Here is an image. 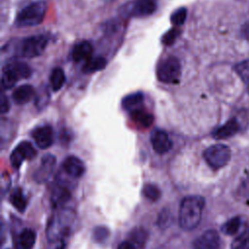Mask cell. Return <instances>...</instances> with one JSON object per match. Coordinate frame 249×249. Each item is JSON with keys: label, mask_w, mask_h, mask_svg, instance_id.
<instances>
[{"label": "cell", "mask_w": 249, "mask_h": 249, "mask_svg": "<svg viewBox=\"0 0 249 249\" xmlns=\"http://www.w3.org/2000/svg\"><path fill=\"white\" fill-rule=\"evenodd\" d=\"M204 203V198L200 196L183 198L179 208V225L183 230L191 231L199 224Z\"/></svg>", "instance_id": "1"}, {"label": "cell", "mask_w": 249, "mask_h": 249, "mask_svg": "<svg viewBox=\"0 0 249 249\" xmlns=\"http://www.w3.org/2000/svg\"><path fill=\"white\" fill-rule=\"evenodd\" d=\"M47 10L44 1H37L23 8L17 16L16 24L18 26H34L43 20Z\"/></svg>", "instance_id": "2"}, {"label": "cell", "mask_w": 249, "mask_h": 249, "mask_svg": "<svg viewBox=\"0 0 249 249\" xmlns=\"http://www.w3.org/2000/svg\"><path fill=\"white\" fill-rule=\"evenodd\" d=\"M31 75V68L19 61L9 62L3 67L2 86L4 89L13 88L21 79H26Z\"/></svg>", "instance_id": "3"}, {"label": "cell", "mask_w": 249, "mask_h": 249, "mask_svg": "<svg viewBox=\"0 0 249 249\" xmlns=\"http://www.w3.org/2000/svg\"><path fill=\"white\" fill-rule=\"evenodd\" d=\"M49 42L47 35H34L25 38L18 46V53L20 56L31 58L40 55L46 49Z\"/></svg>", "instance_id": "4"}, {"label": "cell", "mask_w": 249, "mask_h": 249, "mask_svg": "<svg viewBox=\"0 0 249 249\" xmlns=\"http://www.w3.org/2000/svg\"><path fill=\"white\" fill-rule=\"evenodd\" d=\"M157 76L162 83H177L181 76V64L179 59L175 56H168L164 58L158 66Z\"/></svg>", "instance_id": "5"}, {"label": "cell", "mask_w": 249, "mask_h": 249, "mask_svg": "<svg viewBox=\"0 0 249 249\" xmlns=\"http://www.w3.org/2000/svg\"><path fill=\"white\" fill-rule=\"evenodd\" d=\"M203 158L209 166L214 169H219L230 161L231 150L226 145L215 144L204 151Z\"/></svg>", "instance_id": "6"}, {"label": "cell", "mask_w": 249, "mask_h": 249, "mask_svg": "<svg viewBox=\"0 0 249 249\" xmlns=\"http://www.w3.org/2000/svg\"><path fill=\"white\" fill-rule=\"evenodd\" d=\"M36 157V150L28 141L20 142L12 152L10 160L12 166L18 169L23 160H32Z\"/></svg>", "instance_id": "7"}, {"label": "cell", "mask_w": 249, "mask_h": 249, "mask_svg": "<svg viewBox=\"0 0 249 249\" xmlns=\"http://www.w3.org/2000/svg\"><path fill=\"white\" fill-rule=\"evenodd\" d=\"M70 233V227L67 223L62 221L61 217L53 216V218L49 221V225L47 228V235L51 241H55L60 239L61 237Z\"/></svg>", "instance_id": "8"}, {"label": "cell", "mask_w": 249, "mask_h": 249, "mask_svg": "<svg viewBox=\"0 0 249 249\" xmlns=\"http://www.w3.org/2000/svg\"><path fill=\"white\" fill-rule=\"evenodd\" d=\"M157 9V0H136L125 7V12L130 16L142 17L153 14Z\"/></svg>", "instance_id": "9"}, {"label": "cell", "mask_w": 249, "mask_h": 249, "mask_svg": "<svg viewBox=\"0 0 249 249\" xmlns=\"http://www.w3.org/2000/svg\"><path fill=\"white\" fill-rule=\"evenodd\" d=\"M220 236L214 230L204 231L193 242V249H218Z\"/></svg>", "instance_id": "10"}, {"label": "cell", "mask_w": 249, "mask_h": 249, "mask_svg": "<svg viewBox=\"0 0 249 249\" xmlns=\"http://www.w3.org/2000/svg\"><path fill=\"white\" fill-rule=\"evenodd\" d=\"M32 137L39 148L47 149L52 146L53 142V128L49 124L38 126L32 131Z\"/></svg>", "instance_id": "11"}, {"label": "cell", "mask_w": 249, "mask_h": 249, "mask_svg": "<svg viewBox=\"0 0 249 249\" xmlns=\"http://www.w3.org/2000/svg\"><path fill=\"white\" fill-rule=\"evenodd\" d=\"M151 143L156 153L162 155L167 153L171 147L172 142L167 133L160 129H156L151 134Z\"/></svg>", "instance_id": "12"}, {"label": "cell", "mask_w": 249, "mask_h": 249, "mask_svg": "<svg viewBox=\"0 0 249 249\" xmlns=\"http://www.w3.org/2000/svg\"><path fill=\"white\" fill-rule=\"evenodd\" d=\"M55 164V158L53 155H45L42 158V161L38 169L34 174V178L37 182H45L52 174Z\"/></svg>", "instance_id": "13"}, {"label": "cell", "mask_w": 249, "mask_h": 249, "mask_svg": "<svg viewBox=\"0 0 249 249\" xmlns=\"http://www.w3.org/2000/svg\"><path fill=\"white\" fill-rule=\"evenodd\" d=\"M240 128V124L236 118H232L229 120L226 124L219 126L215 129L212 133L215 139H226L229 137L233 136L235 133L238 132Z\"/></svg>", "instance_id": "14"}, {"label": "cell", "mask_w": 249, "mask_h": 249, "mask_svg": "<svg viewBox=\"0 0 249 249\" xmlns=\"http://www.w3.org/2000/svg\"><path fill=\"white\" fill-rule=\"evenodd\" d=\"M62 167L68 175L75 178L81 177L86 170L84 162L75 156L67 157L62 163Z\"/></svg>", "instance_id": "15"}, {"label": "cell", "mask_w": 249, "mask_h": 249, "mask_svg": "<svg viewBox=\"0 0 249 249\" xmlns=\"http://www.w3.org/2000/svg\"><path fill=\"white\" fill-rule=\"evenodd\" d=\"M36 233L31 229H23L15 239V249H33Z\"/></svg>", "instance_id": "16"}, {"label": "cell", "mask_w": 249, "mask_h": 249, "mask_svg": "<svg viewBox=\"0 0 249 249\" xmlns=\"http://www.w3.org/2000/svg\"><path fill=\"white\" fill-rule=\"evenodd\" d=\"M92 53L91 44L88 41H83L77 44L72 50V58L76 62H80L83 60H89Z\"/></svg>", "instance_id": "17"}, {"label": "cell", "mask_w": 249, "mask_h": 249, "mask_svg": "<svg viewBox=\"0 0 249 249\" xmlns=\"http://www.w3.org/2000/svg\"><path fill=\"white\" fill-rule=\"evenodd\" d=\"M35 90L30 85H22L17 88L13 92V99L18 104H24L31 100L34 96Z\"/></svg>", "instance_id": "18"}, {"label": "cell", "mask_w": 249, "mask_h": 249, "mask_svg": "<svg viewBox=\"0 0 249 249\" xmlns=\"http://www.w3.org/2000/svg\"><path fill=\"white\" fill-rule=\"evenodd\" d=\"M130 114V118L131 120L138 125L141 127H149L152 125V124L154 123V116L145 111L144 108L132 111L129 113Z\"/></svg>", "instance_id": "19"}, {"label": "cell", "mask_w": 249, "mask_h": 249, "mask_svg": "<svg viewBox=\"0 0 249 249\" xmlns=\"http://www.w3.org/2000/svg\"><path fill=\"white\" fill-rule=\"evenodd\" d=\"M143 101L144 97L141 92H135L131 93L129 95H126L123 99V107L129 113L138 109L143 108Z\"/></svg>", "instance_id": "20"}, {"label": "cell", "mask_w": 249, "mask_h": 249, "mask_svg": "<svg viewBox=\"0 0 249 249\" xmlns=\"http://www.w3.org/2000/svg\"><path fill=\"white\" fill-rule=\"evenodd\" d=\"M71 197V195L64 187H56L52 193V202L54 207L61 206L66 203Z\"/></svg>", "instance_id": "21"}, {"label": "cell", "mask_w": 249, "mask_h": 249, "mask_svg": "<svg viewBox=\"0 0 249 249\" xmlns=\"http://www.w3.org/2000/svg\"><path fill=\"white\" fill-rule=\"evenodd\" d=\"M129 241L135 245V247H143L148 238V232L144 228L137 227L131 230L129 232Z\"/></svg>", "instance_id": "22"}, {"label": "cell", "mask_w": 249, "mask_h": 249, "mask_svg": "<svg viewBox=\"0 0 249 249\" xmlns=\"http://www.w3.org/2000/svg\"><path fill=\"white\" fill-rule=\"evenodd\" d=\"M10 202L19 212H24L27 205V200L19 188H17L12 192L10 196Z\"/></svg>", "instance_id": "23"}, {"label": "cell", "mask_w": 249, "mask_h": 249, "mask_svg": "<svg viewBox=\"0 0 249 249\" xmlns=\"http://www.w3.org/2000/svg\"><path fill=\"white\" fill-rule=\"evenodd\" d=\"M64 82H65V75L63 70L59 67L54 68L52 71V74L50 76V83L53 90L54 91L59 90L62 88Z\"/></svg>", "instance_id": "24"}, {"label": "cell", "mask_w": 249, "mask_h": 249, "mask_svg": "<svg viewBox=\"0 0 249 249\" xmlns=\"http://www.w3.org/2000/svg\"><path fill=\"white\" fill-rule=\"evenodd\" d=\"M106 59L104 57H94L87 60L85 65L83 66V71L86 73H91L95 71H99L106 66Z\"/></svg>", "instance_id": "25"}, {"label": "cell", "mask_w": 249, "mask_h": 249, "mask_svg": "<svg viewBox=\"0 0 249 249\" xmlns=\"http://www.w3.org/2000/svg\"><path fill=\"white\" fill-rule=\"evenodd\" d=\"M231 249H249V227L244 229L233 239Z\"/></svg>", "instance_id": "26"}, {"label": "cell", "mask_w": 249, "mask_h": 249, "mask_svg": "<svg viewBox=\"0 0 249 249\" xmlns=\"http://www.w3.org/2000/svg\"><path fill=\"white\" fill-rule=\"evenodd\" d=\"M240 226H241L240 217L236 216V217H233V218L230 219L229 221H227L221 227V230L227 235H233V234H235L239 231Z\"/></svg>", "instance_id": "27"}, {"label": "cell", "mask_w": 249, "mask_h": 249, "mask_svg": "<svg viewBox=\"0 0 249 249\" xmlns=\"http://www.w3.org/2000/svg\"><path fill=\"white\" fill-rule=\"evenodd\" d=\"M142 191H143L144 196L151 201H157L160 197V191L154 184H146L143 187Z\"/></svg>", "instance_id": "28"}, {"label": "cell", "mask_w": 249, "mask_h": 249, "mask_svg": "<svg viewBox=\"0 0 249 249\" xmlns=\"http://www.w3.org/2000/svg\"><path fill=\"white\" fill-rule=\"evenodd\" d=\"M234 70L237 75L244 81H249V59L243 60L234 66Z\"/></svg>", "instance_id": "29"}, {"label": "cell", "mask_w": 249, "mask_h": 249, "mask_svg": "<svg viewBox=\"0 0 249 249\" xmlns=\"http://www.w3.org/2000/svg\"><path fill=\"white\" fill-rule=\"evenodd\" d=\"M186 17H187V10L185 8H180V9H177L171 15L170 20L175 25H182L186 20Z\"/></svg>", "instance_id": "30"}, {"label": "cell", "mask_w": 249, "mask_h": 249, "mask_svg": "<svg viewBox=\"0 0 249 249\" xmlns=\"http://www.w3.org/2000/svg\"><path fill=\"white\" fill-rule=\"evenodd\" d=\"M179 32L177 29L173 28V29H170L168 32H166L164 34V36L162 37V43H164L165 45H171L175 42L177 36H178Z\"/></svg>", "instance_id": "31"}, {"label": "cell", "mask_w": 249, "mask_h": 249, "mask_svg": "<svg viewBox=\"0 0 249 249\" xmlns=\"http://www.w3.org/2000/svg\"><path fill=\"white\" fill-rule=\"evenodd\" d=\"M109 232L107 231L106 228H102V227H99V228H96L95 231H94V238L96 240H98L99 242L103 241L104 239L107 238Z\"/></svg>", "instance_id": "32"}, {"label": "cell", "mask_w": 249, "mask_h": 249, "mask_svg": "<svg viewBox=\"0 0 249 249\" xmlns=\"http://www.w3.org/2000/svg\"><path fill=\"white\" fill-rule=\"evenodd\" d=\"M169 211L167 209H163L158 218V224L160 227H165L166 224H168L169 221Z\"/></svg>", "instance_id": "33"}, {"label": "cell", "mask_w": 249, "mask_h": 249, "mask_svg": "<svg viewBox=\"0 0 249 249\" xmlns=\"http://www.w3.org/2000/svg\"><path fill=\"white\" fill-rule=\"evenodd\" d=\"M48 99H49V93H48V90H45L43 94H40L38 95V97H36L37 107L41 108L42 106H45L48 103Z\"/></svg>", "instance_id": "34"}, {"label": "cell", "mask_w": 249, "mask_h": 249, "mask_svg": "<svg viewBox=\"0 0 249 249\" xmlns=\"http://www.w3.org/2000/svg\"><path fill=\"white\" fill-rule=\"evenodd\" d=\"M239 193L241 196H249V176L243 181L239 188Z\"/></svg>", "instance_id": "35"}, {"label": "cell", "mask_w": 249, "mask_h": 249, "mask_svg": "<svg viewBox=\"0 0 249 249\" xmlns=\"http://www.w3.org/2000/svg\"><path fill=\"white\" fill-rule=\"evenodd\" d=\"M9 109H10L9 100H8V98L6 97V95L2 94V97H1V113L4 114V113L8 112Z\"/></svg>", "instance_id": "36"}, {"label": "cell", "mask_w": 249, "mask_h": 249, "mask_svg": "<svg viewBox=\"0 0 249 249\" xmlns=\"http://www.w3.org/2000/svg\"><path fill=\"white\" fill-rule=\"evenodd\" d=\"M118 249H136V247H135L134 244H132V243L128 240V241H124V242H122V243L119 245Z\"/></svg>", "instance_id": "37"}, {"label": "cell", "mask_w": 249, "mask_h": 249, "mask_svg": "<svg viewBox=\"0 0 249 249\" xmlns=\"http://www.w3.org/2000/svg\"><path fill=\"white\" fill-rule=\"evenodd\" d=\"M64 248H65V243H64V242H61V243L59 244V246L56 247L55 249H64Z\"/></svg>", "instance_id": "38"}, {"label": "cell", "mask_w": 249, "mask_h": 249, "mask_svg": "<svg viewBox=\"0 0 249 249\" xmlns=\"http://www.w3.org/2000/svg\"><path fill=\"white\" fill-rule=\"evenodd\" d=\"M248 92H249V81H248Z\"/></svg>", "instance_id": "39"}, {"label": "cell", "mask_w": 249, "mask_h": 249, "mask_svg": "<svg viewBox=\"0 0 249 249\" xmlns=\"http://www.w3.org/2000/svg\"><path fill=\"white\" fill-rule=\"evenodd\" d=\"M103 1H112V0H103Z\"/></svg>", "instance_id": "40"}]
</instances>
